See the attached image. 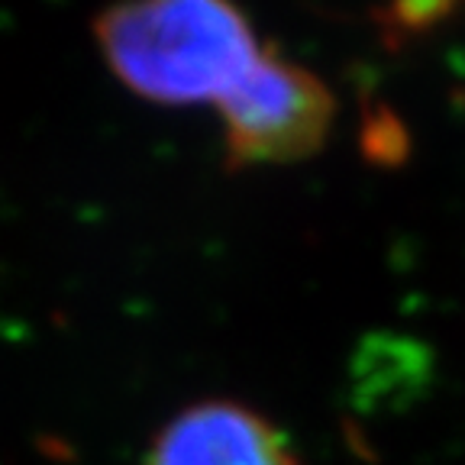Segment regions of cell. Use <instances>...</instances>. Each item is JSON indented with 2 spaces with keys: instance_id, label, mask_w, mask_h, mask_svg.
Wrapping results in <instances>:
<instances>
[{
  "instance_id": "obj_1",
  "label": "cell",
  "mask_w": 465,
  "mask_h": 465,
  "mask_svg": "<svg viewBox=\"0 0 465 465\" xmlns=\"http://www.w3.org/2000/svg\"><path fill=\"white\" fill-rule=\"evenodd\" d=\"M101 55L126 91L165 107H211L236 97L272 49L252 20L223 0H155L97 16Z\"/></svg>"
},
{
  "instance_id": "obj_2",
  "label": "cell",
  "mask_w": 465,
  "mask_h": 465,
  "mask_svg": "<svg viewBox=\"0 0 465 465\" xmlns=\"http://www.w3.org/2000/svg\"><path fill=\"white\" fill-rule=\"evenodd\" d=\"M217 120L232 165H291L327 145L336 97L320 74L269 49Z\"/></svg>"
},
{
  "instance_id": "obj_3",
  "label": "cell",
  "mask_w": 465,
  "mask_h": 465,
  "mask_svg": "<svg viewBox=\"0 0 465 465\" xmlns=\"http://www.w3.org/2000/svg\"><path fill=\"white\" fill-rule=\"evenodd\" d=\"M145 465H301L278 423L240 401H201L162 423Z\"/></svg>"
}]
</instances>
